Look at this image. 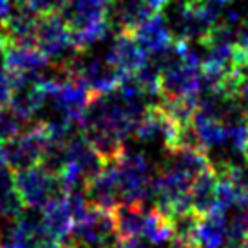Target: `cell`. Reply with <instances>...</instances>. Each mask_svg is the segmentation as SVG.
Wrapping results in <instances>:
<instances>
[{
    "mask_svg": "<svg viewBox=\"0 0 248 248\" xmlns=\"http://www.w3.org/2000/svg\"><path fill=\"white\" fill-rule=\"evenodd\" d=\"M85 194H87V200H89V203L93 207L110 210V212L122 203V192H120L116 169H114L112 161L107 163L104 172L100 174V176H96L87 185Z\"/></svg>",
    "mask_w": 248,
    "mask_h": 248,
    "instance_id": "cell-10",
    "label": "cell"
},
{
    "mask_svg": "<svg viewBox=\"0 0 248 248\" xmlns=\"http://www.w3.org/2000/svg\"><path fill=\"white\" fill-rule=\"evenodd\" d=\"M110 0H67L60 9V16L71 33H80L107 20Z\"/></svg>",
    "mask_w": 248,
    "mask_h": 248,
    "instance_id": "cell-7",
    "label": "cell"
},
{
    "mask_svg": "<svg viewBox=\"0 0 248 248\" xmlns=\"http://www.w3.org/2000/svg\"><path fill=\"white\" fill-rule=\"evenodd\" d=\"M151 207H145V203H127L122 201L112 214L116 219V228L120 239H141L145 228L147 212Z\"/></svg>",
    "mask_w": 248,
    "mask_h": 248,
    "instance_id": "cell-13",
    "label": "cell"
},
{
    "mask_svg": "<svg viewBox=\"0 0 248 248\" xmlns=\"http://www.w3.org/2000/svg\"><path fill=\"white\" fill-rule=\"evenodd\" d=\"M36 47L53 65L69 67L82 51L75 46L71 29L58 13L42 15L36 29Z\"/></svg>",
    "mask_w": 248,
    "mask_h": 248,
    "instance_id": "cell-2",
    "label": "cell"
},
{
    "mask_svg": "<svg viewBox=\"0 0 248 248\" xmlns=\"http://www.w3.org/2000/svg\"><path fill=\"white\" fill-rule=\"evenodd\" d=\"M67 0H26L28 4L35 13L42 15H53V13H60V9L63 7Z\"/></svg>",
    "mask_w": 248,
    "mask_h": 248,
    "instance_id": "cell-19",
    "label": "cell"
},
{
    "mask_svg": "<svg viewBox=\"0 0 248 248\" xmlns=\"http://www.w3.org/2000/svg\"><path fill=\"white\" fill-rule=\"evenodd\" d=\"M0 248H2V239H0Z\"/></svg>",
    "mask_w": 248,
    "mask_h": 248,
    "instance_id": "cell-25",
    "label": "cell"
},
{
    "mask_svg": "<svg viewBox=\"0 0 248 248\" xmlns=\"http://www.w3.org/2000/svg\"><path fill=\"white\" fill-rule=\"evenodd\" d=\"M105 55L124 75L136 73L149 58V53L140 46L132 33H116L110 38Z\"/></svg>",
    "mask_w": 248,
    "mask_h": 248,
    "instance_id": "cell-8",
    "label": "cell"
},
{
    "mask_svg": "<svg viewBox=\"0 0 248 248\" xmlns=\"http://www.w3.org/2000/svg\"><path fill=\"white\" fill-rule=\"evenodd\" d=\"M116 248H159V247H154V245H151V243H147L138 237V239H122Z\"/></svg>",
    "mask_w": 248,
    "mask_h": 248,
    "instance_id": "cell-20",
    "label": "cell"
},
{
    "mask_svg": "<svg viewBox=\"0 0 248 248\" xmlns=\"http://www.w3.org/2000/svg\"><path fill=\"white\" fill-rule=\"evenodd\" d=\"M217 194H219V176L212 167L201 172L190 186V208L200 217L217 210Z\"/></svg>",
    "mask_w": 248,
    "mask_h": 248,
    "instance_id": "cell-12",
    "label": "cell"
},
{
    "mask_svg": "<svg viewBox=\"0 0 248 248\" xmlns=\"http://www.w3.org/2000/svg\"><path fill=\"white\" fill-rule=\"evenodd\" d=\"M116 169L118 185L122 192V201L127 203H147L152 201V172L151 159L140 151L122 152V156L112 161Z\"/></svg>",
    "mask_w": 248,
    "mask_h": 248,
    "instance_id": "cell-1",
    "label": "cell"
},
{
    "mask_svg": "<svg viewBox=\"0 0 248 248\" xmlns=\"http://www.w3.org/2000/svg\"><path fill=\"white\" fill-rule=\"evenodd\" d=\"M194 243L200 248H225L228 243L227 230V212L214 210L200 219Z\"/></svg>",
    "mask_w": 248,
    "mask_h": 248,
    "instance_id": "cell-14",
    "label": "cell"
},
{
    "mask_svg": "<svg viewBox=\"0 0 248 248\" xmlns=\"http://www.w3.org/2000/svg\"><path fill=\"white\" fill-rule=\"evenodd\" d=\"M24 210V201L16 190L13 170L0 163V219H15Z\"/></svg>",
    "mask_w": 248,
    "mask_h": 248,
    "instance_id": "cell-16",
    "label": "cell"
},
{
    "mask_svg": "<svg viewBox=\"0 0 248 248\" xmlns=\"http://www.w3.org/2000/svg\"><path fill=\"white\" fill-rule=\"evenodd\" d=\"M9 11H11V0H0V22L6 20Z\"/></svg>",
    "mask_w": 248,
    "mask_h": 248,
    "instance_id": "cell-22",
    "label": "cell"
},
{
    "mask_svg": "<svg viewBox=\"0 0 248 248\" xmlns=\"http://www.w3.org/2000/svg\"><path fill=\"white\" fill-rule=\"evenodd\" d=\"M227 248H248V243H243V245H234V247H230V245H228Z\"/></svg>",
    "mask_w": 248,
    "mask_h": 248,
    "instance_id": "cell-23",
    "label": "cell"
},
{
    "mask_svg": "<svg viewBox=\"0 0 248 248\" xmlns=\"http://www.w3.org/2000/svg\"><path fill=\"white\" fill-rule=\"evenodd\" d=\"M24 125L26 124L11 109L0 110V143L15 138L16 134H20Z\"/></svg>",
    "mask_w": 248,
    "mask_h": 248,
    "instance_id": "cell-18",
    "label": "cell"
},
{
    "mask_svg": "<svg viewBox=\"0 0 248 248\" xmlns=\"http://www.w3.org/2000/svg\"><path fill=\"white\" fill-rule=\"evenodd\" d=\"M132 35L136 36L138 44L149 55L174 44V36L170 33V29H169L165 16L161 13H156L152 15L151 18H147Z\"/></svg>",
    "mask_w": 248,
    "mask_h": 248,
    "instance_id": "cell-15",
    "label": "cell"
},
{
    "mask_svg": "<svg viewBox=\"0 0 248 248\" xmlns=\"http://www.w3.org/2000/svg\"><path fill=\"white\" fill-rule=\"evenodd\" d=\"M143 2H145V6L149 7V11H151L152 15H156V13H161L170 0H143Z\"/></svg>",
    "mask_w": 248,
    "mask_h": 248,
    "instance_id": "cell-21",
    "label": "cell"
},
{
    "mask_svg": "<svg viewBox=\"0 0 248 248\" xmlns=\"http://www.w3.org/2000/svg\"><path fill=\"white\" fill-rule=\"evenodd\" d=\"M152 13L143 0H110L107 22L114 33H134Z\"/></svg>",
    "mask_w": 248,
    "mask_h": 248,
    "instance_id": "cell-9",
    "label": "cell"
},
{
    "mask_svg": "<svg viewBox=\"0 0 248 248\" xmlns=\"http://www.w3.org/2000/svg\"><path fill=\"white\" fill-rule=\"evenodd\" d=\"M49 143V136L44 125L33 124L15 138L0 143V156L13 172L26 170L40 165L44 151Z\"/></svg>",
    "mask_w": 248,
    "mask_h": 248,
    "instance_id": "cell-3",
    "label": "cell"
},
{
    "mask_svg": "<svg viewBox=\"0 0 248 248\" xmlns=\"http://www.w3.org/2000/svg\"><path fill=\"white\" fill-rule=\"evenodd\" d=\"M227 247L248 243V203H235L227 210Z\"/></svg>",
    "mask_w": 248,
    "mask_h": 248,
    "instance_id": "cell-17",
    "label": "cell"
},
{
    "mask_svg": "<svg viewBox=\"0 0 248 248\" xmlns=\"http://www.w3.org/2000/svg\"><path fill=\"white\" fill-rule=\"evenodd\" d=\"M71 73L82 83L87 85V89L96 94H107L120 87L124 80V73L110 62L107 55H96L91 51H82L76 56V60L71 65Z\"/></svg>",
    "mask_w": 248,
    "mask_h": 248,
    "instance_id": "cell-4",
    "label": "cell"
},
{
    "mask_svg": "<svg viewBox=\"0 0 248 248\" xmlns=\"http://www.w3.org/2000/svg\"><path fill=\"white\" fill-rule=\"evenodd\" d=\"M42 216H44V223H46L47 230L62 245L69 239L76 219L65 192L56 196L55 200L49 201L47 205L42 208Z\"/></svg>",
    "mask_w": 248,
    "mask_h": 248,
    "instance_id": "cell-11",
    "label": "cell"
},
{
    "mask_svg": "<svg viewBox=\"0 0 248 248\" xmlns=\"http://www.w3.org/2000/svg\"><path fill=\"white\" fill-rule=\"evenodd\" d=\"M15 181H16V190L24 201V207L29 208L42 210L49 201L63 194L60 176L49 172L42 165L15 172Z\"/></svg>",
    "mask_w": 248,
    "mask_h": 248,
    "instance_id": "cell-5",
    "label": "cell"
},
{
    "mask_svg": "<svg viewBox=\"0 0 248 248\" xmlns=\"http://www.w3.org/2000/svg\"><path fill=\"white\" fill-rule=\"evenodd\" d=\"M243 53H245V62L248 63V49H245V51H243Z\"/></svg>",
    "mask_w": 248,
    "mask_h": 248,
    "instance_id": "cell-24",
    "label": "cell"
},
{
    "mask_svg": "<svg viewBox=\"0 0 248 248\" xmlns=\"http://www.w3.org/2000/svg\"><path fill=\"white\" fill-rule=\"evenodd\" d=\"M4 65L13 76H35L47 82L53 63L49 62L46 55L38 47L33 46H16L7 44L4 51Z\"/></svg>",
    "mask_w": 248,
    "mask_h": 248,
    "instance_id": "cell-6",
    "label": "cell"
}]
</instances>
